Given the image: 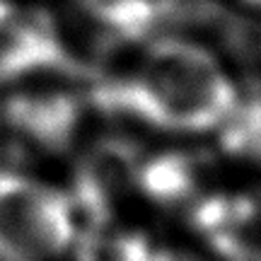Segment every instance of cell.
<instances>
[{
	"label": "cell",
	"instance_id": "cell-4",
	"mask_svg": "<svg viewBox=\"0 0 261 261\" xmlns=\"http://www.w3.org/2000/svg\"><path fill=\"white\" fill-rule=\"evenodd\" d=\"M73 27L99 51H128L152 39L160 8L155 0H73Z\"/></svg>",
	"mask_w": 261,
	"mask_h": 261
},
{
	"label": "cell",
	"instance_id": "cell-6",
	"mask_svg": "<svg viewBox=\"0 0 261 261\" xmlns=\"http://www.w3.org/2000/svg\"><path fill=\"white\" fill-rule=\"evenodd\" d=\"M145 261H208L203 254L187 244H152Z\"/></svg>",
	"mask_w": 261,
	"mask_h": 261
},
{
	"label": "cell",
	"instance_id": "cell-3",
	"mask_svg": "<svg viewBox=\"0 0 261 261\" xmlns=\"http://www.w3.org/2000/svg\"><path fill=\"white\" fill-rule=\"evenodd\" d=\"M85 119L87 107L80 92L61 77L5 85L0 97V130L15 148L41 158L73 150Z\"/></svg>",
	"mask_w": 261,
	"mask_h": 261
},
{
	"label": "cell",
	"instance_id": "cell-5",
	"mask_svg": "<svg viewBox=\"0 0 261 261\" xmlns=\"http://www.w3.org/2000/svg\"><path fill=\"white\" fill-rule=\"evenodd\" d=\"M218 145L240 167L261 169V90L240 92V99L215 130Z\"/></svg>",
	"mask_w": 261,
	"mask_h": 261
},
{
	"label": "cell",
	"instance_id": "cell-7",
	"mask_svg": "<svg viewBox=\"0 0 261 261\" xmlns=\"http://www.w3.org/2000/svg\"><path fill=\"white\" fill-rule=\"evenodd\" d=\"M244 5H252V8H261V0H240Z\"/></svg>",
	"mask_w": 261,
	"mask_h": 261
},
{
	"label": "cell",
	"instance_id": "cell-2",
	"mask_svg": "<svg viewBox=\"0 0 261 261\" xmlns=\"http://www.w3.org/2000/svg\"><path fill=\"white\" fill-rule=\"evenodd\" d=\"M77 237L73 196L27 172H0V261H61Z\"/></svg>",
	"mask_w": 261,
	"mask_h": 261
},
{
	"label": "cell",
	"instance_id": "cell-1",
	"mask_svg": "<svg viewBox=\"0 0 261 261\" xmlns=\"http://www.w3.org/2000/svg\"><path fill=\"white\" fill-rule=\"evenodd\" d=\"M240 87L220 56L189 37H152L128 70L97 85V102L165 136L196 138L223 126Z\"/></svg>",
	"mask_w": 261,
	"mask_h": 261
}]
</instances>
